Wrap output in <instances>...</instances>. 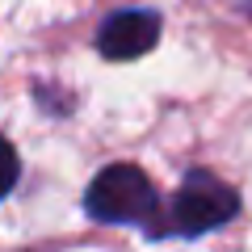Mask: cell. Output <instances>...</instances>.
I'll return each mask as SVG.
<instances>
[{
    "label": "cell",
    "mask_w": 252,
    "mask_h": 252,
    "mask_svg": "<svg viewBox=\"0 0 252 252\" xmlns=\"http://www.w3.org/2000/svg\"><path fill=\"white\" fill-rule=\"evenodd\" d=\"M235 215H240V193H235L223 177H215V172L189 168L185 181L177 185V193H172L168 210L160 215L164 223L147 227V235H152V240H168V235L198 240V235H206V231L227 227Z\"/></svg>",
    "instance_id": "6da1fadb"
},
{
    "label": "cell",
    "mask_w": 252,
    "mask_h": 252,
    "mask_svg": "<svg viewBox=\"0 0 252 252\" xmlns=\"http://www.w3.org/2000/svg\"><path fill=\"white\" fill-rule=\"evenodd\" d=\"M156 210L160 193L139 164H109L84 189V215L105 227H147Z\"/></svg>",
    "instance_id": "7a4b0ae2"
},
{
    "label": "cell",
    "mask_w": 252,
    "mask_h": 252,
    "mask_svg": "<svg viewBox=\"0 0 252 252\" xmlns=\"http://www.w3.org/2000/svg\"><path fill=\"white\" fill-rule=\"evenodd\" d=\"M160 30H164V21H160L156 9H118L97 30V55L109 59V63L143 59L147 51H156Z\"/></svg>",
    "instance_id": "3957f363"
},
{
    "label": "cell",
    "mask_w": 252,
    "mask_h": 252,
    "mask_svg": "<svg viewBox=\"0 0 252 252\" xmlns=\"http://www.w3.org/2000/svg\"><path fill=\"white\" fill-rule=\"evenodd\" d=\"M17 177H21V156H17V147H13L9 139L0 135V198H9V193H13Z\"/></svg>",
    "instance_id": "277c9868"
}]
</instances>
